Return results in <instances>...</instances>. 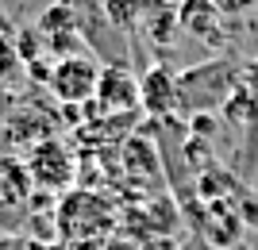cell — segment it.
<instances>
[{
	"label": "cell",
	"instance_id": "cell-14",
	"mask_svg": "<svg viewBox=\"0 0 258 250\" xmlns=\"http://www.w3.org/2000/svg\"><path fill=\"white\" fill-rule=\"evenodd\" d=\"M20 65H23V58L16 50V43H12L8 35H0V81H12V77L20 73Z\"/></svg>",
	"mask_w": 258,
	"mask_h": 250
},
{
	"label": "cell",
	"instance_id": "cell-13",
	"mask_svg": "<svg viewBox=\"0 0 258 250\" xmlns=\"http://www.w3.org/2000/svg\"><path fill=\"white\" fill-rule=\"evenodd\" d=\"M104 4V16H108V23L116 27L123 39H135V31H139V20H143V4L147 0H100ZM135 46V43H131Z\"/></svg>",
	"mask_w": 258,
	"mask_h": 250
},
{
	"label": "cell",
	"instance_id": "cell-16",
	"mask_svg": "<svg viewBox=\"0 0 258 250\" xmlns=\"http://www.w3.org/2000/svg\"><path fill=\"white\" fill-rule=\"evenodd\" d=\"M212 4H216L220 12H235V8H250L254 0H212Z\"/></svg>",
	"mask_w": 258,
	"mask_h": 250
},
{
	"label": "cell",
	"instance_id": "cell-8",
	"mask_svg": "<svg viewBox=\"0 0 258 250\" xmlns=\"http://www.w3.org/2000/svg\"><path fill=\"white\" fill-rule=\"evenodd\" d=\"M177 23L185 35H193L208 46H224V12L212 0H181L177 4Z\"/></svg>",
	"mask_w": 258,
	"mask_h": 250
},
{
	"label": "cell",
	"instance_id": "cell-3",
	"mask_svg": "<svg viewBox=\"0 0 258 250\" xmlns=\"http://www.w3.org/2000/svg\"><path fill=\"white\" fill-rule=\"evenodd\" d=\"M112 227V208L97 193H70L58 208V231L74 242H97Z\"/></svg>",
	"mask_w": 258,
	"mask_h": 250
},
{
	"label": "cell",
	"instance_id": "cell-15",
	"mask_svg": "<svg viewBox=\"0 0 258 250\" xmlns=\"http://www.w3.org/2000/svg\"><path fill=\"white\" fill-rule=\"evenodd\" d=\"M216 127H220V116H216V112H201V116H189V120H185V131H189L193 139H208V135H216Z\"/></svg>",
	"mask_w": 258,
	"mask_h": 250
},
{
	"label": "cell",
	"instance_id": "cell-10",
	"mask_svg": "<svg viewBox=\"0 0 258 250\" xmlns=\"http://www.w3.org/2000/svg\"><path fill=\"white\" fill-rule=\"evenodd\" d=\"M139 31L154 50H170V46L177 43V31H181V23H177V4H173V0H147V4H143Z\"/></svg>",
	"mask_w": 258,
	"mask_h": 250
},
{
	"label": "cell",
	"instance_id": "cell-5",
	"mask_svg": "<svg viewBox=\"0 0 258 250\" xmlns=\"http://www.w3.org/2000/svg\"><path fill=\"white\" fill-rule=\"evenodd\" d=\"M27 170H31V181L39 189H50V193H58V189H70L74 185V154H70V146H66L62 139H43L39 146H31V154H27Z\"/></svg>",
	"mask_w": 258,
	"mask_h": 250
},
{
	"label": "cell",
	"instance_id": "cell-2",
	"mask_svg": "<svg viewBox=\"0 0 258 250\" xmlns=\"http://www.w3.org/2000/svg\"><path fill=\"white\" fill-rule=\"evenodd\" d=\"M77 12V35L89 54H100L104 65H131V43L108 23L100 0H74Z\"/></svg>",
	"mask_w": 258,
	"mask_h": 250
},
{
	"label": "cell",
	"instance_id": "cell-11",
	"mask_svg": "<svg viewBox=\"0 0 258 250\" xmlns=\"http://www.w3.org/2000/svg\"><path fill=\"white\" fill-rule=\"evenodd\" d=\"M35 181H31V170L27 162L20 158H0V200L4 204H23L31 196Z\"/></svg>",
	"mask_w": 258,
	"mask_h": 250
},
{
	"label": "cell",
	"instance_id": "cell-9",
	"mask_svg": "<svg viewBox=\"0 0 258 250\" xmlns=\"http://www.w3.org/2000/svg\"><path fill=\"white\" fill-rule=\"evenodd\" d=\"M119 165L127 170L131 181H158L162 170V154H158V139L154 135H127L119 146Z\"/></svg>",
	"mask_w": 258,
	"mask_h": 250
},
{
	"label": "cell",
	"instance_id": "cell-7",
	"mask_svg": "<svg viewBox=\"0 0 258 250\" xmlns=\"http://www.w3.org/2000/svg\"><path fill=\"white\" fill-rule=\"evenodd\" d=\"M139 112L151 116V123H162L177 116V73L154 62L147 73L139 77Z\"/></svg>",
	"mask_w": 258,
	"mask_h": 250
},
{
	"label": "cell",
	"instance_id": "cell-4",
	"mask_svg": "<svg viewBox=\"0 0 258 250\" xmlns=\"http://www.w3.org/2000/svg\"><path fill=\"white\" fill-rule=\"evenodd\" d=\"M97 81H100V62L85 50V54L54 62L46 89H50L62 104H89V100L97 97Z\"/></svg>",
	"mask_w": 258,
	"mask_h": 250
},
{
	"label": "cell",
	"instance_id": "cell-6",
	"mask_svg": "<svg viewBox=\"0 0 258 250\" xmlns=\"http://www.w3.org/2000/svg\"><path fill=\"white\" fill-rule=\"evenodd\" d=\"M97 108L104 116H139V77L131 65H100Z\"/></svg>",
	"mask_w": 258,
	"mask_h": 250
},
{
	"label": "cell",
	"instance_id": "cell-12",
	"mask_svg": "<svg viewBox=\"0 0 258 250\" xmlns=\"http://www.w3.org/2000/svg\"><path fill=\"white\" fill-rule=\"evenodd\" d=\"M35 31L43 35V43L50 39H62V35H77V12L74 0H58L50 8H43V16L35 20Z\"/></svg>",
	"mask_w": 258,
	"mask_h": 250
},
{
	"label": "cell",
	"instance_id": "cell-1",
	"mask_svg": "<svg viewBox=\"0 0 258 250\" xmlns=\"http://www.w3.org/2000/svg\"><path fill=\"white\" fill-rule=\"evenodd\" d=\"M243 85V73L231 58H208L177 73V116H201V112H220L227 97Z\"/></svg>",
	"mask_w": 258,
	"mask_h": 250
}]
</instances>
